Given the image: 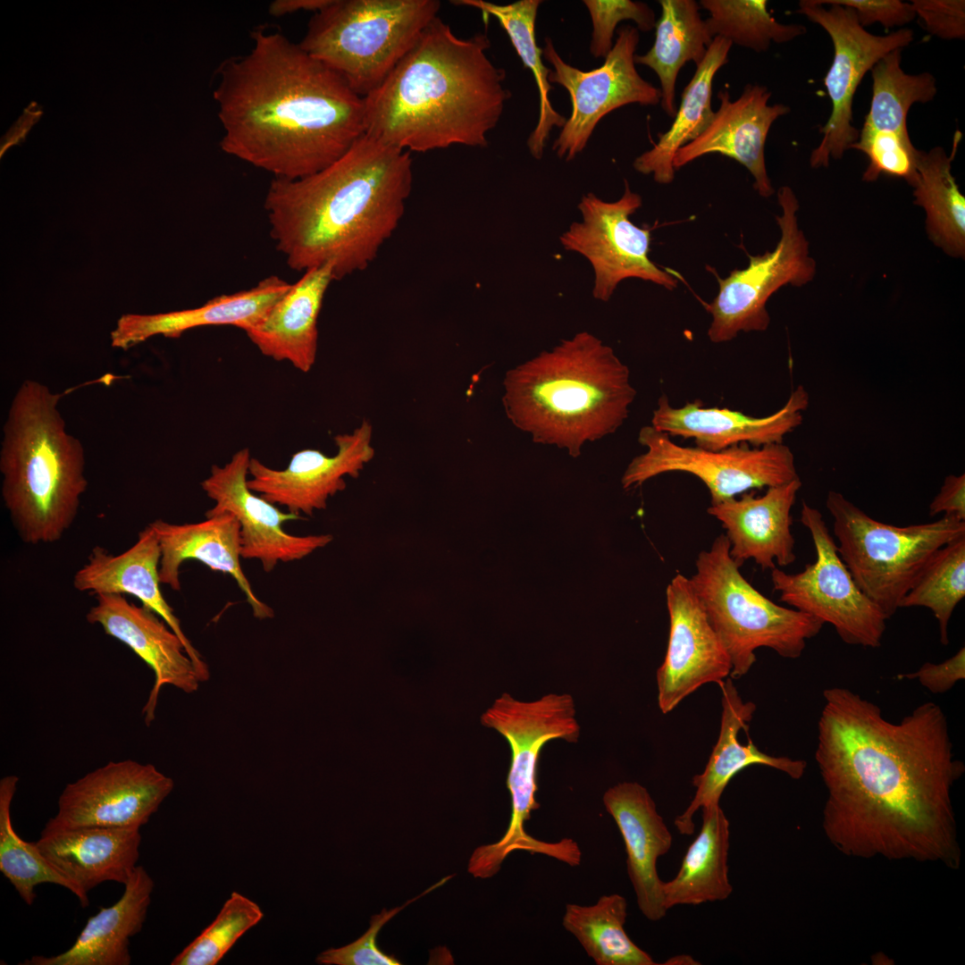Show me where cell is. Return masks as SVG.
<instances>
[{
  "mask_svg": "<svg viewBox=\"0 0 965 965\" xmlns=\"http://www.w3.org/2000/svg\"><path fill=\"white\" fill-rule=\"evenodd\" d=\"M823 697L815 759L829 840L854 857L956 862L951 791L964 766L940 706L924 702L893 723L848 688Z\"/></svg>",
  "mask_w": 965,
  "mask_h": 965,
  "instance_id": "obj_1",
  "label": "cell"
},
{
  "mask_svg": "<svg viewBox=\"0 0 965 965\" xmlns=\"http://www.w3.org/2000/svg\"><path fill=\"white\" fill-rule=\"evenodd\" d=\"M251 38L217 69L221 149L278 179L321 171L365 134L364 97L282 33Z\"/></svg>",
  "mask_w": 965,
  "mask_h": 965,
  "instance_id": "obj_2",
  "label": "cell"
},
{
  "mask_svg": "<svg viewBox=\"0 0 965 965\" xmlns=\"http://www.w3.org/2000/svg\"><path fill=\"white\" fill-rule=\"evenodd\" d=\"M410 152L363 134L339 159L296 180L274 178L264 209L294 271L330 264L335 280L365 270L405 213Z\"/></svg>",
  "mask_w": 965,
  "mask_h": 965,
  "instance_id": "obj_3",
  "label": "cell"
},
{
  "mask_svg": "<svg viewBox=\"0 0 965 965\" xmlns=\"http://www.w3.org/2000/svg\"><path fill=\"white\" fill-rule=\"evenodd\" d=\"M486 33L463 38L437 16L373 92L365 133L408 152L488 146L511 97Z\"/></svg>",
  "mask_w": 965,
  "mask_h": 965,
  "instance_id": "obj_4",
  "label": "cell"
},
{
  "mask_svg": "<svg viewBox=\"0 0 965 965\" xmlns=\"http://www.w3.org/2000/svg\"><path fill=\"white\" fill-rule=\"evenodd\" d=\"M504 389L506 415L516 428L574 457L586 441L615 432L636 396L628 367L587 331L508 371Z\"/></svg>",
  "mask_w": 965,
  "mask_h": 965,
  "instance_id": "obj_5",
  "label": "cell"
},
{
  "mask_svg": "<svg viewBox=\"0 0 965 965\" xmlns=\"http://www.w3.org/2000/svg\"><path fill=\"white\" fill-rule=\"evenodd\" d=\"M62 395L25 380L14 394L0 450L2 497L21 541H59L78 515L88 481L81 442L70 434Z\"/></svg>",
  "mask_w": 965,
  "mask_h": 965,
  "instance_id": "obj_6",
  "label": "cell"
},
{
  "mask_svg": "<svg viewBox=\"0 0 965 965\" xmlns=\"http://www.w3.org/2000/svg\"><path fill=\"white\" fill-rule=\"evenodd\" d=\"M481 723L499 732L508 743L511 761L507 786L511 797V817L507 831L497 842L482 845L471 854L467 871L476 878L496 875L506 858L524 851L547 855L569 866L581 856L578 843L570 838L545 842L524 829L533 810L539 809L537 768L539 756L549 741L562 739L576 743L580 725L575 706L568 693H549L533 701H518L503 693L481 717Z\"/></svg>",
  "mask_w": 965,
  "mask_h": 965,
  "instance_id": "obj_7",
  "label": "cell"
},
{
  "mask_svg": "<svg viewBox=\"0 0 965 965\" xmlns=\"http://www.w3.org/2000/svg\"><path fill=\"white\" fill-rule=\"evenodd\" d=\"M437 0H331L300 46L362 97L373 92L438 16Z\"/></svg>",
  "mask_w": 965,
  "mask_h": 965,
  "instance_id": "obj_8",
  "label": "cell"
},
{
  "mask_svg": "<svg viewBox=\"0 0 965 965\" xmlns=\"http://www.w3.org/2000/svg\"><path fill=\"white\" fill-rule=\"evenodd\" d=\"M729 549L725 534L716 537L709 550L699 553L690 581L729 656V676L738 679L755 663L757 649L797 659L824 624L764 596L743 577Z\"/></svg>",
  "mask_w": 965,
  "mask_h": 965,
  "instance_id": "obj_9",
  "label": "cell"
},
{
  "mask_svg": "<svg viewBox=\"0 0 965 965\" xmlns=\"http://www.w3.org/2000/svg\"><path fill=\"white\" fill-rule=\"evenodd\" d=\"M825 503L842 560L887 619L936 551L965 535V522L946 516L907 526L883 523L835 491H828Z\"/></svg>",
  "mask_w": 965,
  "mask_h": 965,
  "instance_id": "obj_10",
  "label": "cell"
},
{
  "mask_svg": "<svg viewBox=\"0 0 965 965\" xmlns=\"http://www.w3.org/2000/svg\"><path fill=\"white\" fill-rule=\"evenodd\" d=\"M782 214L776 215L780 239L772 251L749 255L744 269H734L725 277L716 274L719 290L705 304L711 315L708 337L713 343L727 342L740 332L763 331L770 323L767 310L769 298L785 285L803 286L816 273L810 256L809 241L799 227L798 199L788 186L777 191Z\"/></svg>",
  "mask_w": 965,
  "mask_h": 965,
  "instance_id": "obj_11",
  "label": "cell"
},
{
  "mask_svg": "<svg viewBox=\"0 0 965 965\" xmlns=\"http://www.w3.org/2000/svg\"><path fill=\"white\" fill-rule=\"evenodd\" d=\"M801 522L810 533L816 559L796 574L773 568V590L793 608L830 624L845 643L879 647L887 617L855 583L821 512L802 501Z\"/></svg>",
  "mask_w": 965,
  "mask_h": 965,
  "instance_id": "obj_12",
  "label": "cell"
},
{
  "mask_svg": "<svg viewBox=\"0 0 965 965\" xmlns=\"http://www.w3.org/2000/svg\"><path fill=\"white\" fill-rule=\"evenodd\" d=\"M638 441L647 450L628 465L621 480L624 489L640 486L662 474L687 473L705 484L713 505L751 490L778 486L799 478L793 453L784 443L761 447L742 444L708 450L678 445L651 425L640 430Z\"/></svg>",
  "mask_w": 965,
  "mask_h": 965,
  "instance_id": "obj_13",
  "label": "cell"
},
{
  "mask_svg": "<svg viewBox=\"0 0 965 965\" xmlns=\"http://www.w3.org/2000/svg\"><path fill=\"white\" fill-rule=\"evenodd\" d=\"M640 34L634 26L621 27L612 49L601 66L582 71L566 63L546 38L542 56L552 67L550 83L561 85L569 94L572 111L552 145L558 157L568 162L587 146L599 122L626 105H657L660 89L645 80L636 70L634 56Z\"/></svg>",
  "mask_w": 965,
  "mask_h": 965,
  "instance_id": "obj_14",
  "label": "cell"
},
{
  "mask_svg": "<svg viewBox=\"0 0 965 965\" xmlns=\"http://www.w3.org/2000/svg\"><path fill=\"white\" fill-rule=\"evenodd\" d=\"M798 5L796 13L821 26L834 46L833 62L824 79L832 110L819 130L823 138L810 157L812 168L827 167L830 158H842L859 138L852 125V103L861 80L885 55L909 46L913 31L900 29L877 36L867 31L849 7L830 4L827 9L818 0H801Z\"/></svg>",
  "mask_w": 965,
  "mask_h": 965,
  "instance_id": "obj_15",
  "label": "cell"
},
{
  "mask_svg": "<svg viewBox=\"0 0 965 965\" xmlns=\"http://www.w3.org/2000/svg\"><path fill=\"white\" fill-rule=\"evenodd\" d=\"M642 204L641 196L631 190L626 180L624 193L617 201L606 202L588 193L578 204L582 221L573 222L559 238L565 249L581 254L592 264L596 299L608 301L617 285L630 278L668 290L677 287L676 277L649 257L651 229L641 228L630 219Z\"/></svg>",
  "mask_w": 965,
  "mask_h": 965,
  "instance_id": "obj_16",
  "label": "cell"
},
{
  "mask_svg": "<svg viewBox=\"0 0 965 965\" xmlns=\"http://www.w3.org/2000/svg\"><path fill=\"white\" fill-rule=\"evenodd\" d=\"M173 780L152 764L110 761L66 785L51 827H141L171 793Z\"/></svg>",
  "mask_w": 965,
  "mask_h": 965,
  "instance_id": "obj_17",
  "label": "cell"
},
{
  "mask_svg": "<svg viewBox=\"0 0 965 965\" xmlns=\"http://www.w3.org/2000/svg\"><path fill=\"white\" fill-rule=\"evenodd\" d=\"M250 451L244 448L233 454L222 466L213 465L201 488L214 501L206 517L222 513L233 515L240 525V555L245 559H257L264 572H272L280 562L302 559L327 546L331 534L293 535L283 524L305 519L283 512L276 505L257 496L248 487Z\"/></svg>",
  "mask_w": 965,
  "mask_h": 965,
  "instance_id": "obj_18",
  "label": "cell"
},
{
  "mask_svg": "<svg viewBox=\"0 0 965 965\" xmlns=\"http://www.w3.org/2000/svg\"><path fill=\"white\" fill-rule=\"evenodd\" d=\"M372 438V425L364 420L352 432L334 437L337 452L333 456L305 449L294 453L281 470L251 457L248 487L291 514L313 516L326 508L330 498L345 490L346 477L357 478L373 458Z\"/></svg>",
  "mask_w": 965,
  "mask_h": 965,
  "instance_id": "obj_19",
  "label": "cell"
},
{
  "mask_svg": "<svg viewBox=\"0 0 965 965\" xmlns=\"http://www.w3.org/2000/svg\"><path fill=\"white\" fill-rule=\"evenodd\" d=\"M666 597L669 638L664 661L657 670L658 704L663 714L671 712L703 684L726 679L732 669L690 578L677 573L667 586Z\"/></svg>",
  "mask_w": 965,
  "mask_h": 965,
  "instance_id": "obj_20",
  "label": "cell"
},
{
  "mask_svg": "<svg viewBox=\"0 0 965 965\" xmlns=\"http://www.w3.org/2000/svg\"><path fill=\"white\" fill-rule=\"evenodd\" d=\"M86 618L128 646L154 672L155 683L142 709L149 726L155 719L161 688L171 684L187 693L201 683L195 664L179 636L154 611L137 606L122 594H98Z\"/></svg>",
  "mask_w": 965,
  "mask_h": 965,
  "instance_id": "obj_21",
  "label": "cell"
},
{
  "mask_svg": "<svg viewBox=\"0 0 965 965\" xmlns=\"http://www.w3.org/2000/svg\"><path fill=\"white\" fill-rule=\"evenodd\" d=\"M719 108L712 122L697 138L676 154L673 167L678 170L710 154H719L743 164L754 178L753 187L762 197H769L774 188L767 172L765 144L774 122L787 114L784 104L769 105L771 92L758 84H748L741 96L732 100L729 92L717 94Z\"/></svg>",
  "mask_w": 965,
  "mask_h": 965,
  "instance_id": "obj_22",
  "label": "cell"
},
{
  "mask_svg": "<svg viewBox=\"0 0 965 965\" xmlns=\"http://www.w3.org/2000/svg\"><path fill=\"white\" fill-rule=\"evenodd\" d=\"M808 406L809 394L801 385L780 409L762 417L729 408L705 407L698 401L675 407L662 395L653 410L651 426L670 437L692 439L696 447L708 450L742 444L761 447L783 443L785 437L801 424L802 412Z\"/></svg>",
  "mask_w": 965,
  "mask_h": 965,
  "instance_id": "obj_23",
  "label": "cell"
},
{
  "mask_svg": "<svg viewBox=\"0 0 965 965\" xmlns=\"http://www.w3.org/2000/svg\"><path fill=\"white\" fill-rule=\"evenodd\" d=\"M140 843L139 827L45 826L36 841L43 857L72 884L82 907L98 885L127 883L138 866Z\"/></svg>",
  "mask_w": 965,
  "mask_h": 965,
  "instance_id": "obj_24",
  "label": "cell"
},
{
  "mask_svg": "<svg viewBox=\"0 0 965 965\" xmlns=\"http://www.w3.org/2000/svg\"><path fill=\"white\" fill-rule=\"evenodd\" d=\"M801 485L799 477L767 488L763 495L747 491L708 508L726 530L730 556L739 566L752 559L763 570H772L795 561L791 510Z\"/></svg>",
  "mask_w": 965,
  "mask_h": 965,
  "instance_id": "obj_25",
  "label": "cell"
},
{
  "mask_svg": "<svg viewBox=\"0 0 965 965\" xmlns=\"http://www.w3.org/2000/svg\"><path fill=\"white\" fill-rule=\"evenodd\" d=\"M161 550L155 530L147 524L127 550L113 555L96 546L73 576V587L89 594H130L157 614L182 641L201 682L209 679L206 663L185 635L180 620L161 591Z\"/></svg>",
  "mask_w": 965,
  "mask_h": 965,
  "instance_id": "obj_26",
  "label": "cell"
},
{
  "mask_svg": "<svg viewBox=\"0 0 965 965\" xmlns=\"http://www.w3.org/2000/svg\"><path fill=\"white\" fill-rule=\"evenodd\" d=\"M602 800L625 843L638 908L649 920H659L667 910L657 861L670 850L672 835L648 790L639 783H618L604 793Z\"/></svg>",
  "mask_w": 965,
  "mask_h": 965,
  "instance_id": "obj_27",
  "label": "cell"
},
{
  "mask_svg": "<svg viewBox=\"0 0 965 965\" xmlns=\"http://www.w3.org/2000/svg\"><path fill=\"white\" fill-rule=\"evenodd\" d=\"M717 684L722 693L719 735L704 770L692 778V785L696 788L692 800L675 819L676 827L682 835L694 832V814L704 806L719 803L728 783L743 768L763 765L799 779L807 767L806 761L801 759L766 754L751 739L746 744L741 743L738 734L742 729L748 730L756 705L752 701H743L732 678Z\"/></svg>",
  "mask_w": 965,
  "mask_h": 965,
  "instance_id": "obj_28",
  "label": "cell"
},
{
  "mask_svg": "<svg viewBox=\"0 0 965 965\" xmlns=\"http://www.w3.org/2000/svg\"><path fill=\"white\" fill-rule=\"evenodd\" d=\"M156 533L161 550V583L180 590V567L188 559L198 560L211 570L230 575L244 593L253 615L271 618L274 612L252 589L240 564V525L230 513L206 517L190 524H171L158 519L149 524Z\"/></svg>",
  "mask_w": 965,
  "mask_h": 965,
  "instance_id": "obj_29",
  "label": "cell"
},
{
  "mask_svg": "<svg viewBox=\"0 0 965 965\" xmlns=\"http://www.w3.org/2000/svg\"><path fill=\"white\" fill-rule=\"evenodd\" d=\"M290 284L273 275L251 289L217 296L196 308L123 315L111 333L112 345L127 349L155 335L178 338L188 330L202 326L231 325L246 332L261 323Z\"/></svg>",
  "mask_w": 965,
  "mask_h": 965,
  "instance_id": "obj_30",
  "label": "cell"
},
{
  "mask_svg": "<svg viewBox=\"0 0 965 965\" xmlns=\"http://www.w3.org/2000/svg\"><path fill=\"white\" fill-rule=\"evenodd\" d=\"M334 280L330 264L305 271L247 336L263 355L309 372L316 358L319 314Z\"/></svg>",
  "mask_w": 965,
  "mask_h": 965,
  "instance_id": "obj_31",
  "label": "cell"
},
{
  "mask_svg": "<svg viewBox=\"0 0 965 965\" xmlns=\"http://www.w3.org/2000/svg\"><path fill=\"white\" fill-rule=\"evenodd\" d=\"M121 898L101 907L88 918L74 944L65 952L35 955L24 965H129L130 939L139 933L147 919L155 883L142 866H137Z\"/></svg>",
  "mask_w": 965,
  "mask_h": 965,
  "instance_id": "obj_32",
  "label": "cell"
},
{
  "mask_svg": "<svg viewBox=\"0 0 965 965\" xmlns=\"http://www.w3.org/2000/svg\"><path fill=\"white\" fill-rule=\"evenodd\" d=\"M733 44L715 37L704 59L684 88L679 108L670 128L658 134V142L637 156L634 168L644 175L652 174L659 184H670L675 179L673 160L676 152L697 138L712 122L715 111L711 106L713 80L717 71L728 62Z\"/></svg>",
  "mask_w": 965,
  "mask_h": 965,
  "instance_id": "obj_33",
  "label": "cell"
},
{
  "mask_svg": "<svg viewBox=\"0 0 965 965\" xmlns=\"http://www.w3.org/2000/svg\"><path fill=\"white\" fill-rule=\"evenodd\" d=\"M702 824L676 876L663 882L664 906L723 901L733 892L728 878L729 821L719 803L701 808Z\"/></svg>",
  "mask_w": 965,
  "mask_h": 965,
  "instance_id": "obj_34",
  "label": "cell"
},
{
  "mask_svg": "<svg viewBox=\"0 0 965 965\" xmlns=\"http://www.w3.org/2000/svg\"><path fill=\"white\" fill-rule=\"evenodd\" d=\"M661 14L655 25V40L644 55H635V64L649 67L660 82L663 111L674 117L676 113V84L686 63L696 66L704 59L714 38L694 0H659Z\"/></svg>",
  "mask_w": 965,
  "mask_h": 965,
  "instance_id": "obj_35",
  "label": "cell"
},
{
  "mask_svg": "<svg viewBox=\"0 0 965 965\" xmlns=\"http://www.w3.org/2000/svg\"><path fill=\"white\" fill-rule=\"evenodd\" d=\"M961 138L962 133L957 130L950 155L942 147L927 152L919 150L913 186L914 204L925 211L929 239L955 258L965 255V197L952 173V162Z\"/></svg>",
  "mask_w": 965,
  "mask_h": 965,
  "instance_id": "obj_36",
  "label": "cell"
},
{
  "mask_svg": "<svg viewBox=\"0 0 965 965\" xmlns=\"http://www.w3.org/2000/svg\"><path fill=\"white\" fill-rule=\"evenodd\" d=\"M452 4L481 11L486 22L493 16L508 34L511 44L523 62L524 68L534 77L539 93V118L527 139V147L535 159H541L554 127L562 128L566 118L558 113L550 99L553 87L549 82L550 69L543 64L542 48L536 41L535 24L541 0H518L498 4L483 0H455Z\"/></svg>",
  "mask_w": 965,
  "mask_h": 965,
  "instance_id": "obj_37",
  "label": "cell"
},
{
  "mask_svg": "<svg viewBox=\"0 0 965 965\" xmlns=\"http://www.w3.org/2000/svg\"><path fill=\"white\" fill-rule=\"evenodd\" d=\"M625 898L612 894L600 896L592 905L566 904L562 925L597 965L656 964L627 936Z\"/></svg>",
  "mask_w": 965,
  "mask_h": 965,
  "instance_id": "obj_38",
  "label": "cell"
},
{
  "mask_svg": "<svg viewBox=\"0 0 965 965\" xmlns=\"http://www.w3.org/2000/svg\"><path fill=\"white\" fill-rule=\"evenodd\" d=\"M901 54L902 49L890 52L870 70L872 98L860 135L877 131L908 135L907 115L911 105L926 104L935 97V77L929 72H904Z\"/></svg>",
  "mask_w": 965,
  "mask_h": 965,
  "instance_id": "obj_39",
  "label": "cell"
},
{
  "mask_svg": "<svg viewBox=\"0 0 965 965\" xmlns=\"http://www.w3.org/2000/svg\"><path fill=\"white\" fill-rule=\"evenodd\" d=\"M18 781L14 775L0 780V871L28 905L36 899L35 887L45 883L63 886L75 895L72 884L43 857L36 842H27L15 832L11 805Z\"/></svg>",
  "mask_w": 965,
  "mask_h": 965,
  "instance_id": "obj_40",
  "label": "cell"
},
{
  "mask_svg": "<svg viewBox=\"0 0 965 965\" xmlns=\"http://www.w3.org/2000/svg\"><path fill=\"white\" fill-rule=\"evenodd\" d=\"M709 13L705 20L712 38L721 37L732 44L757 53L771 43H786L806 33L801 24H784L771 16L766 0H701Z\"/></svg>",
  "mask_w": 965,
  "mask_h": 965,
  "instance_id": "obj_41",
  "label": "cell"
},
{
  "mask_svg": "<svg viewBox=\"0 0 965 965\" xmlns=\"http://www.w3.org/2000/svg\"><path fill=\"white\" fill-rule=\"evenodd\" d=\"M965 596V535L939 549L903 597L900 608L924 607L939 626L940 642L949 644L948 625Z\"/></svg>",
  "mask_w": 965,
  "mask_h": 965,
  "instance_id": "obj_42",
  "label": "cell"
},
{
  "mask_svg": "<svg viewBox=\"0 0 965 965\" xmlns=\"http://www.w3.org/2000/svg\"><path fill=\"white\" fill-rule=\"evenodd\" d=\"M264 912L252 900L232 892L214 919L171 962L172 965H215Z\"/></svg>",
  "mask_w": 965,
  "mask_h": 965,
  "instance_id": "obj_43",
  "label": "cell"
},
{
  "mask_svg": "<svg viewBox=\"0 0 965 965\" xmlns=\"http://www.w3.org/2000/svg\"><path fill=\"white\" fill-rule=\"evenodd\" d=\"M850 148L864 153L868 164L862 180L872 182L881 174L900 178L913 187L917 180L919 150L914 147L909 134L873 132L860 135Z\"/></svg>",
  "mask_w": 965,
  "mask_h": 965,
  "instance_id": "obj_44",
  "label": "cell"
},
{
  "mask_svg": "<svg viewBox=\"0 0 965 965\" xmlns=\"http://www.w3.org/2000/svg\"><path fill=\"white\" fill-rule=\"evenodd\" d=\"M591 16L592 33L590 52L596 58H605L613 47L617 25L625 20L633 21L637 29L649 32L655 28L653 10L645 3L631 0H584Z\"/></svg>",
  "mask_w": 965,
  "mask_h": 965,
  "instance_id": "obj_45",
  "label": "cell"
},
{
  "mask_svg": "<svg viewBox=\"0 0 965 965\" xmlns=\"http://www.w3.org/2000/svg\"><path fill=\"white\" fill-rule=\"evenodd\" d=\"M452 876L446 877L440 882L432 885L420 895L409 900L402 906L390 910H383L381 913L373 915L370 921V927L365 934L354 942L339 948H330L322 952L316 957V962L324 965H400L401 963L393 956L382 952L376 944V937L379 931L392 917L399 913L408 904L416 901L432 890L441 886Z\"/></svg>",
  "mask_w": 965,
  "mask_h": 965,
  "instance_id": "obj_46",
  "label": "cell"
},
{
  "mask_svg": "<svg viewBox=\"0 0 965 965\" xmlns=\"http://www.w3.org/2000/svg\"><path fill=\"white\" fill-rule=\"evenodd\" d=\"M925 29L941 39L965 38L964 0H912Z\"/></svg>",
  "mask_w": 965,
  "mask_h": 965,
  "instance_id": "obj_47",
  "label": "cell"
},
{
  "mask_svg": "<svg viewBox=\"0 0 965 965\" xmlns=\"http://www.w3.org/2000/svg\"><path fill=\"white\" fill-rule=\"evenodd\" d=\"M821 4H836L852 9L864 28L875 22L885 29L903 26L916 17L910 3L900 0H818Z\"/></svg>",
  "mask_w": 965,
  "mask_h": 965,
  "instance_id": "obj_48",
  "label": "cell"
},
{
  "mask_svg": "<svg viewBox=\"0 0 965 965\" xmlns=\"http://www.w3.org/2000/svg\"><path fill=\"white\" fill-rule=\"evenodd\" d=\"M899 679H918L922 686L933 693H944L951 690L958 681L965 678V648L955 655L938 663L927 662L913 673L902 674Z\"/></svg>",
  "mask_w": 965,
  "mask_h": 965,
  "instance_id": "obj_49",
  "label": "cell"
},
{
  "mask_svg": "<svg viewBox=\"0 0 965 965\" xmlns=\"http://www.w3.org/2000/svg\"><path fill=\"white\" fill-rule=\"evenodd\" d=\"M928 509L930 516L943 514V516L965 522V474L946 476Z\"/></svg>",
  "mask_w": 965,
  "mask_h": 965,
  "instance_id": "obj_50",
  "label": "cell"
},
{
  "mask_svg": "<svg viewBox=\"0 0 965 965\" xmlns=\"http://www.w3.org/2000/svg\"><path fill=\"white\" fill-rule=\"evenodd\" d=\"M43 114L42 107L36 102L24 109L22 115L11 126L8 131L1 138L0 154L4 153L13 145H20L26 138L31 127L40 119Z\"/></svg>",
  "mask_w": 965,
  "mask_h": 965,
  "instance_id": "obj_51",
  "label": "cell"
},
{
  "mask_svg": "<svg viewBox=\"0 0 965 965\" xmlns=\"http://www.w3.org/2000/svg\"><path fill=\"white\" fill-rule=\"evenodd\" d=\"M331 0H274L268 7V13L275 17L308 11L314 13L325 7Z\"/></svg>",
  "mask_w": 965,
  "mask_h": 965,
  "instance_id": "obj_52",
  "label": "cell"
},
{
  "mask_svg": "<svg viewBox=\"0 0 965 965\" xmlns=\"http://www.w3.org/2000/svg\"><path fill=\"white\" fill-rule=\"evenodd\" d=\"M664 964H667V965H694V964H700V963L696 962V961L690 955L679 954V955H676L674 957H671L670 959L666 961V962H664Z\"/></svg>",
  "mask_w": 965,
  "mask_h": 965,
  "instance_id": "obj_53",
  "label": "cell"
}]
</instances>
